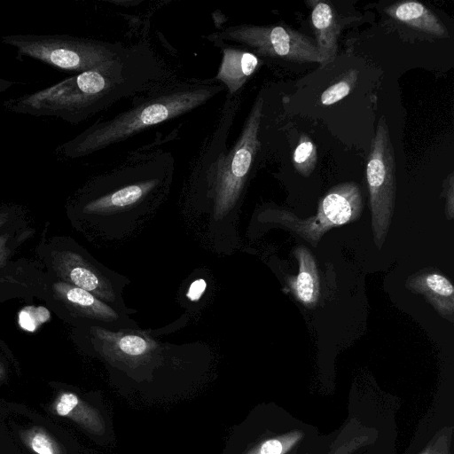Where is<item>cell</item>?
<instances>
[{
  "mask_svg": "<svg viewBox=\"0 0 454 454\" xmlns=\"http://www.w3.org/2000/svg\"><path fill=\"white\" fill-rule=\"evenodd\" d=\"M55 297L75 317L98 323L107 329L139 328L129 315L116 309L91 293L64 281L52 286Z\"/></svg>",
  "mask_w": 454,
  "mask_h": 454,
  "instance_id": "cell-11",
  "label": "cell"
},
{
  "mask_svg": "<svg viewBox=\"0 0 454 454\" xmlns=\"http://www.w3.org/2000/svg\"><path fill=\"white\" fill-rule=\"evenodd\" d=\"M264 98L259 93L246 118L239 137L219 160L199 206L207 208L216 223L234 217L262 148L261 123Z\"/></svg>",
  "mask_w": 454,
  "mask_h": 454,
  "instance_id": "cell-4",
  "label": "cell"
},
{
  "mask_svg": "<svg viewBox=\"0 0 454 454\" xmlns=\"http://www.w3.org/2000/svg\"><path fill=\"white\" fill-rule=\"evenodd\" d=\"M301 436V433L297 431L269 439L245 454H284L292 448Z\"/></svg>",
  "mask_w": 454,
  "mask_h": 454,
  "instance_id": "cell-21",
  "label": "cell"
},
{
  "mask_svg": "<svg viewBox=\"0 0 454 454\" xmlns=\"http://www.w3.org/2000/svg\"><path fill=\"white\" fill-rule=\"evenodd\" d=\"M213 44L236 43L258 58H276L300 63H319L320 56L312 38L283 25L240 24L204 35Z\"/></svg>",
  "mask_w": 454,
  "mask_h": 454,
  "instance_id": "cell-7",
  "label": "cell"
},
{
  "mask_svg": "<svg viewBox=\"0 0 454 454\" xmlns=\"http://www.w3.org/2000/svg\"><path fill=\"white\" fill-rule=\"evenodd\" d=\"M225 87L213 78L175 80L134 98L132 105L98 121L65 145L70 157H82L125 141L148 128L204 106Z\"/></svg>",
  "mask_w": 454,
  "mask_h": 454,
  "instance_id": "cell-2",
  "label": "cell"
},
{
  "mask_svg": "<svg viewBox=\"0 0 454 454\" xmlns=\"http://www.w3.org/2000/svg\"><path fill=\"white\" fill-rule=\"evenodd\" d=\"M175 159L161 149L137 150L112 170L99 176L98 193L82 207L89 215L130 220L145 215L158 207L169 192Z\"/></svg>",
  "mask_w": 454,
  "mask_h": 454,
  "instance_id": "cell-3",
  "label": "cell"
},
{
  "mask_svg": "<svg viewBox=\"0 0 454 454\" xmlns=\"http://www.w3.org/2000/svg\"><path fill=\"white\" fill-rule=\"evenodd\" d=\"M23 441L35 454H64L59 443L41 427H32L24 432Z\"/></svg>",
  "mask_w": 454,
  "mask_h": 454,
  "instance_id": "cell-19",
  "label": "cell"
},
{
  "mask_svg": "<svg viewBox=\"0 0 454 454\" xmlns=\"http://www.w3.org/2000/svg\"><path fill=\"white\" fill-rule=\"evenodd\" d=\"M422 454H433V452H432V453H429V452H425V453H422Z\"/></svg>",
  "mask_w": 454,
  "mask_h": 454,
  "instance_id": "cell-27",
  "label": "cell"
},
{
  "mask_svg": "<svg viewBox=\"0 0 454 454\" xmlns=\"http://www.w3.org/2000/svg\"><path fill=\"white\" fill-rule=\"evenodd\" d=\"M5 376V368L2 362L0 361V382L4 380Z\"/></svg>",
  "mask_w": 454,
  "mask_h": 454,
  "instance_id": "cell-26",
  "label": "cell"
},
{
  "mask_svg": "<svg viewBox=\"0 0 454 454\" xmlns=\"http://www.w3.org/2000/svg\"><path fill=\"white\" fill-rule=\"evenodd\" d=\"M19 52L66 72L93 69L121 53L125 45L69 35H18L3 38Z\"/></svg>",
  "mask_w": 454,
  "mask_h": 454,
  "instance_id": "cell-5",
  "label": "cell"
},
{
  "mask_svg": "<svg viewBox=\"0 0 454 454\" xmlns=\"http://www.w3.org/2000/svg\"><path fill=\"white\" fill-rule=\"evenodd\" d=\"M395 159L385 116L379 120L366 165L373 240L381 249L388 233L396 196Z\"/></svg>",
  "mask_w": 454,
  "mask_h": 454,
  "instance_id": "cell-8",
  "label": "cell"
},
{
  "mask_svg": "<svg viewBox=\"0 0 454 454\" xmlns=\"http://www.w3.org/2000/svg\"><path fill=\"white\" fill-rule=\"evenodd\" d=\"M207 288V283L203 278L194 280L189 286L186 296L192 301L200 299Z\"/></svg>",
  "mask_w": 454,
  "mask_h": 454,
  "instance_id": "cell-23",
  "label": "cell"
},
{
  "mask_svg": "<svg viewBox=\"0 0 454 454\" xmlns=\"http://www.w3.org/2000/svg\"><path fill=\"white\" fill-rule=\"evenodd\" d=\"M9 239V234L0 236V269L4 266L10 254V250L7 246Z\"/></svg>",
  "mask_w": 454,
  "mask_h": 454,
  "instance_id": "cell-24",
  "label": "cell"
},
{
  "mask_svg": "<svg viewBox=\"0 0 454 454\" xmlns=\"http://www.w3.org/2000/svg\"><path fill=\"white\" fill-rule=\"evenodd\" d=\"M305 4L310 9L311 24L316 35V45L322 67L331 63L338 51L337 38L340 27L333 7L325 1L308 0Z\"/></svg>",
  "mask_w": 454,
  "mask_h": 454,
  "instance_id": "cell-14",
  "label": "cell"
},
{
  "mask_svg": "<svg viewBox=\"0 0 454 454\" xmlns=\"http://www.w3.org/2000/svg\"><path fill=\"white\" fill-rule=\"evenodd\" d=\"M222 51L218 72L213 79L223 84L226 98L239 94L251 76L262 67L263 61L250 51L225 43H216Z\"/></svg>",
  "mask_w": 454,
  "mask_h": 454,
  "instance_id": "cell-12",
  "label": "cell"
},
{
  "mask_svg": "<svg viewBox=\"0 0 454 454\" xmlns=\"http://www.w3.org/2000/svg\"><path fill=\"white\" fill-rule=\"evenodd\" d=\"M176 78V74L147 43L125 46L100 66L55 85L57 108L75 123L117 101L157 89Z\"/></svg>",
  "mask_w": 454,
  "mask_h": 454,
  "instance_id": "cell-1",
  "label": "cell"
},
{
  "mask_svg": "<svg viewBox=\"0 0 454 454\" xmlns=\"http://www.w3.org/2000/svg\"><path fill=\"white\" fill-rule=\"evenodd\" d=\"M358 72L351 69L340 80L329 86L320 97L323 106H331L348 96L356 86Z\"/></svg>",
  "mask_w": 454,
  "mask_h": 454,
  "instance_id": "cell-20",
  "label": "cell"
},
{
  "mask_svg": "<svg viewBox=\"0 0 454 454\" xmlns=\"http://www.w3.org/2000/svg\"><path fill=\"white\" fill-rule=\"evenodd\" d=\"M8 220V215L6 213L0 214V227L3 226Z\"/></svg>",
  "mask_w": 454,
  "mask_h": 454,
  "instance_id": "cell-25",
  "label": "cell"
},
{
  "mask_svg": "<svg viewBox=\"0 0 454 454\" xmlns=\"http://www.w3.org/2000/svg\"><path fill=\"white\" fill-rule=\"evenodd\" d=\"M52 267L66 283L91 293L113 308L130 315L122 291L129 280L103 267L79 252L63 250L52 254Z\"/></svg>",
  "mask_w": 454,
  "mask_h": 454,
  "instance_id": "cell-9",
  "label": "cell"
},
{
  "mask_svg": "<svg viewBox=\"0 0 454 454\" xmlns=\"http://www.w3.org/2000/svg\"><path fill=\"white\" fill-rule=\"evenodd\" d=\"M445 181H447V189L444 188L446 192V215L449 219H452L454 209L453 173H450Z\"/></svg>",
  "mask_w": 454,
  "mask_h": 454,
  "instance_id": "cell-22",
  "label": "cell"
},
{
  "mask_svg": "<svg viewBox=\"0 0 454 454\" xmlns=\"http://www.w3.org/2000/svg\"><path fill=\"white\" fill-rule=\"evenodd\" d=\"M294 254L298 262L296 276L286 278V286L295 299L308 309H313L320 297V279L316 259L304 247H297Z\"/></svg>",
  "mask_w": 454,
  "mask_h": 454,
  "instance_id": "cell-15",
  "label": "cell"
},
{
  "mask_svg": "<svg viewBox=\"0 0 454 454\" xmlns=\"http://www.w3.org/2000/svg\"><path fill=\"white\" fill-rule=\"evenodd\" d=\"M358 184L345 182L332 187L319 200L316 215L301 219L287 209L269 207L257 215L262 223H275L295 233L317 247L331 229L356 221L363 212Z\"/></svg>",
  "mask_w": 454,
  "mask_h": 454,
  "instance_id": "cell-6",
  "label": "cell"
},
{
  "mask_svg": "<svg viewBox=\"0 0 454 454\" xmlns=\"http://www.w3.org/2000/svg\"><path fill=\"white\" fill-rule=\"evenodd\" d=\"M240 93L225 98L222 112L211 135L206 139L188 176L187 200L196 206L202 200L222 155L228 151L227 140L239 106Z\"/></svg>",
  "mask_w": 454,
  "mask_h": 454,
  "instance_id": "cell-10",
  "label": "cell"
},
{
  "mask_svg": "<svg viewBox=\"0 0 454 454\" xmlns=\"http://www.w3.org/2000/svg\"><path fill=\"white\" fill-rule=\"evenodd\" d=\"M317 161V151L313 141L306 135H301L293 154L295 170L303 176H309L314 171Z\"/></svg>",
  "mask_w": 454,
  "mask_h": 454,
  "instance_id": "cell-18",
  "label": "cell"
},
{
  "mask_svg": "<svg viewBox=\"0 0 454 454\" xmlns=\"http://www.w3.org/2000/svg\"><path fill=\"white\" fill-rule=\"evenodd\" d=\"M51 410L55 414L74 421L92 434L105 433L106 425L100 413L74 393H60L52 403Z\"/></svg>",
  "mask_w": 454,
  "mask_h": 454,
  "instance_id": "cell-17",
  "label": "cell"
},
{
  "mask_svg": "<svg viewBox=\"0 0 454 454\" xmlns=\"http://www.w3.org/2000/svg\"><path fill=\"white\" fill-rule=\"evenodd\" d=\"M385 12L397 21L438 37L448 36L442 21L427 6L417 1H402L388 6Z\"/></svg>",
  "mask_w": 454,
  "mask_h": 454,
  "instance_id": "cell-16",
  "label": "cell"
},
{
  "mask_svg": "<svg viewBox=\"0 0 454 454\" xmlns=\"http://www.w3.org/2000/svg\"><path fill=\"white\" fill-rule=\"evenodd\" d=\"M405 286L423 295L441 317L454 322V286L445 276L424 270L409 276Z\"/></svg>",
  "mask_w": 454,
  "mask_h": 454,
  "instance_id": "cell-13",
  "label": "cell"
}]
</instances>
